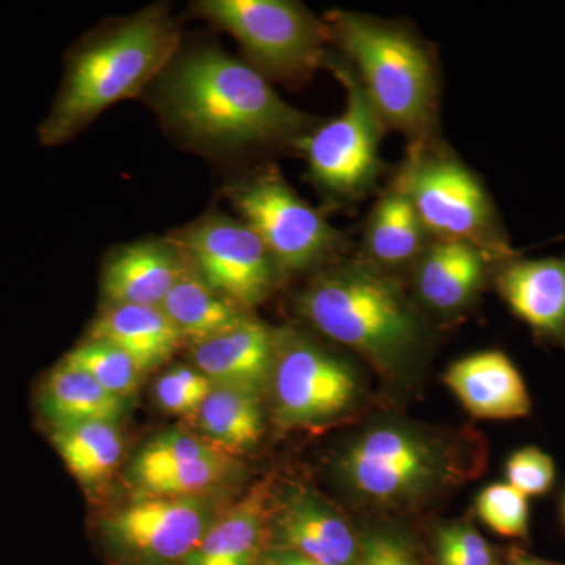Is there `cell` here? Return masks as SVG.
<instances>
[{
  "instance_id": "obj_24",
  "label": "cell",
  "mask_w": 565,
  "mask_h": 565,
  "mask_svg": "<svg viewBox=\"0 0 565 565\" xmlns=\"http://www.w3.org/2000/svg\"><path fill=\"white\" fill-rule=\"evenodd\" d=\"M52 444L82 484H98L120 463L122 438L115 423H84L52 429Z\"/></svg>"
},
{
  "instance_id": "obj_16",
  "label": "cell",
  "mask_w": 565,
  "mask_h": 565,
  "mask_svg": "<svg viewBox=\"0 0 565 565\" xmlns=\"http://www.w3.org/2000/svg\"><path fill=\"white\" fill-rule=\"evenodd\" d=\"M185 267L188 259L172 239L125 245L104 267V297L109 305L161 307Z\"/></svg>"
},
{
  "instance_id": "obj_17",
  "label": "cell",
  "mask_w": 565,
  "mask_h": 565,
  "mask_svg": "<svg viewBox=\"0 0 565 565\" xmlns=\"http://www.w3.org/2000/svg\"><path fill=\"white\" fill-rule=\"evenodd\" d=\"M193 363L212 384L262 392L274 363V332L248 316L239 326L195 343Z\"/></svg>"
},
{
  "instance_id": "obj_13",
  "label": "cell",
  "mask_w": 565,
  "mask_h": 565,
  "mask_svg": "<svg viewBox=\"0 0 565 565\" xmlns=\"http://www.w3.org/2000/svg\"><path fill=\"white\" fill-rule=\"evenodd\" d=\"M498 292L542 343L565 348V255L497 264Z\"/></svg>"
},
{
  "instance_id": "obj_20",
  "label": "cell",
  "mask_w": 565,
  "mask_h": 565,
  "mask_svg": "<svg viewBox=\"0 0 565 565\" xmlns=\"http://www.w3.org/2000/svg\"><path fill=\"white\" fill-rule=\"evenodd\" d=\"M430 241L414 204L394 180L374 204L364 226L367 263L382 270L414 266Z\"/></svg>"
},
{
  "instance_id": "obj_1",
  "label": "cell",
  "mask_w": 565,
  "mask_h": 565,
  "mask_svg": "<svg viewBox=\"0 0 565 565\" xmlns=\"http://www.w3.org/2000/svg\"><path fill=\"white\" fill-rule=\"evenodd\" d=\"M154 103L174 131L210 151L296 145L318 125L250 63L218 46L178 52L154 82Z\"/></svg>"
},
{
  "instance_id": "obj_15",
  "label": "cell",
  "mask_w": 565,
  "mask_h": 565,
  "mask_svg": "<svg viewBox=\"0 0 565 565\" xmlns=\"http://www.w3.org/2000/svg\"><path fill=\"white\" fill-rule=\"evenodd\" d=\"M498 263L501 262L473 244L433 239L414 264L416 292L430 310L457 313L473 302Z\"/></svg>"
},
{
  "instance_id": "obj_2",
  "label": "cell",
  "mask_w": 565,
  "mask_h": 565,
  "mask_svg": "<svg viewBox=\"0 0 565 565\" xmlns=\"http://www.w3.org/2000/svg\"><path fill=\"white\" fill-rule=\"evenodd\" d=\"M180 46V29L163 6L147 7L93 36L71 55L41 141L65 143L114 104L150 88Z\"/></svg>"
},
{
  "instance_id": "obj_31",
  "label": "cell",
  "mask_w": 565,
  "mask_h": 565,
  "mask_svg": "<svg viewBox=\"0 0 565 565\" xmlns=\"http://www.w3.org/2000/svg\"><path fill=\"white\" fill-rule=\"evenodd\" d=\"M434 552L437 565H500L492 545L470 523L438 527Z\"/></svg>"
},
{
  "instance_id": "obj_7",
  "label": "cell",
  "mask_w": 565,
  "mask_h": 565,
  "mask_svg": "<svg viewBox=\"0 0 565 565\" xmlns=\"http://www.w3.org/2000/svg\"><path fill=\"white\" fill-rule=\"evenodd\" d=\"M326 66L343 84L344 110L318 122L296 147L303 152L311 184L329 199L351 202L366 195L384 173L381 139L385 128L351 66L332 58Z\"/></svg>"
},
{
  "instance_id": "obj_22",
  "label": "cell",
  "mask_w": 565,
  "mask_h": 565,
  "mask_svg": "<svg viewBox=\"0 0 565 565\" xmlns=\"http://www.w3.org/2000/svg\"><path fill=\"white\" fill-rule=\"evenodd\" d=\"M267 490L258 487L203 535L182 565H252L263 541Z\"/></svg>"
},
{
  "instance_id": "obj_3",
  "label": "cell",
  "mask_w": 565,
  "mask_h": 565,
  "mask_svg": "<svg viewBox=\"0 0 565 565\" xmlns=\"http://www.w3.org/2000/svg\"><path fill=\"white\" fill-rule=\"evenodd\" d=\"M299 310L316 330L375 366L396 370L415 359L423 323L399 286L371 263L319 274L300 294Z\"/></svg>"
},
{
  "instance_id": "obj_29",
  "label": "cell",
  "mask_w": 565,
  "mask_h": 565,
  "mask_svg": "<svg viewBox=\"0 0 565 565\" xmlns=\"http://www.w3.org/2000/svg\"><path fill=\"white\" fill-rule=\"evenodd\" d=\"M217 446L193 437L181 430H169L152 438L143 446L132 463V476L152 473V471L167 470L180 465L196 462L221 455Z\"/></svg>"
},
{
  "instance_id": "obj_14",
  "label": "cell",
  "mask_w": 565,
  "mask_h": 565,
  "mask_svg": "<svg viewBox=\"0 0 565 565\" xmlns=\"http://www.w3.org/2000/svg\"><path fill=\"white\" fill-rule=\"evenodd\" d=\"M444 382L475 418L519 419L533 411L525 379L501 351L457 360L446 370Z\"/></svg>"
},
{
  "instance_id": "obj_28",
  "label": "cell",
  "mask_w": 565,
  "mask_h": 565,
  "mask_svg": "<svg viewBox=\"0 0 565 565\" xmlns=\"http://www.w3.org/2000/svg\"><path fill=\"white\" fill-rule=\"evenodd\" d=\"M476 511L501 537L526 539L530 535V498L509 482L486 487L476 501Z\"/></svg>"
},
{
  "instance_id": "obj_32",
  "label": "cell",
  "mask_w": 565,
  "mask_h": 565,
  "mask_svg": "<svg viewBox=\"0 0 565 565\" xmlns=\"http://www.w3.org/2000/svg\"><path fill=\"white\" fill-rule=\"evenodd\" d=\"M505 479L527 498L542 497L555 486V460L537 446H525L509 457Z\"/></svg>"
},
{
  "instance_id": "obj_26",
  "label": "cell",
  "mask_w": 565,
  "mask_h": 565,
  "mask_svg": "<svg viewBox=\"0 0 565 565\" xmlns=\"http://www.w3.org/2000/svg\"><path fill=\"white\" fill-rule=\"evenodd\" d=\"M63 362L79 367L103 388L121 399L136 392L139 386L140 371L136 364L125 352L106 341L88 338L76 345Z\"/></svg>"
},
{
  "instance_id": "obj_19",
  "label": "cell",
  "mask_w": 565,
  "mask_h": 565,
  "mask_svg": "<svg viewBox=\"0 0 565 565\" xmlns=\"http://www.w3.org/2000/svg\"><path fill=\"white\" fill-rule=\"evenodd\" d=\"M88 338L120 349L140 374L170 359L182 341L161 308L137 305H109L92 323Z\"/></svg>"
},
{
  "instance_id": "obj_21",
  "label": "cell",
  "mask_w": 565,
  "mask_h": 565,
  "mask_svg": "<svg viewBox=\"0 0 565 565\" xmlns=\"http://www.w3.org/2000/svg\"><path fill=\"white\" fill-rule=\"evenodd\" d=\"M39 408L52 429H61L84 423H117L125 411V401L107 392L79 367L62 362L41 385Z\"/></svg>"
},
{
  "instance_id": "obj_25",
  "label": "cell",
  "mask_w": 565,
  "mask_h": 565,
  "mask_svg": "<svg viewBox=\"0 0 565 565\" xmlns=\"http://www.w3.org/2000/svg\"><path fill=\"white\" fill-rule=\"evenodd\" d=\"M196 415L212 445L221 448H248L263 435L259 393L250 390L214 385Z\"/></svg>"
},
{
  "instance_id": "obj_18",
  "label": "cell",
  "mask_w": 565,
  "mask_h": 565,
  "mask_svg": "<svg viewBox=\"0 0 565 565\" xmlns=\"http://www.w3.org/2000/svg\"><path fill=\"white\" fill-rule=\"evenodd\" d=\"M278 535L282 550L321 565H355L360 542L348 522L313 493L291 494L281 504Z\"/></svg>"
},
{
  "instance_id": "obj_23",
  "label": "cell",
  "mask_w": 565,
  "mask_h": 565,
  "mask_svg": "<svg viewBox=\"0 0 565 565\" xmlns=\"http://www.w3.org/2000/svg\"><path fill=\"white\" fill-rule=\"evenodd\" d=\"M159 308L182 340L189 338L193 343L226 332L248 318L247 311L215 292L189 263Z\"/></svg>"
},
{
  "instance_id": "obj_12",
  "label": "cell",
  "mask_w": 565,
  "mask_h": 565,
  "mask_svg": "<svg viewBox=\"0 0 565 565\" xmlns=\"http://www.w3.org/2000/svg\"><path fill=\"white\" fill-rule=\"evenodd\" d=\"M212 525L199 497L148 494L104 522L115 545L150 563H177L191 555Z\"/></svg>"
},
{
  "instance_id": "obj_4",
  "label": "cell",
  "mask_w": 565,
  "mask_h": 565,
  "mask_svg": "<svg viewBox=\"0 0 565 565\" xmlns=\"http://www.w3.org/2000/svg\"><path fill=\"white\" fill-rule=\"evenodd\" d=\"M327 25L384 128L414 145L433 140L438 77L422 41L401 25L351 11H334Z\"/></svg>"
},
{
  "instance_id": "obj_35",
  "label": "cell",
  "mask_w": 565,
  "mask_h": 565,
  "mask_svg": "<svg viewBox=\"0 0 565 565\" xmlns=\"http://www.w3.org/2000/svg\"><path fill=\"white\" fill-rule=\"evenodd\" d=\"M505 565H559L550 563V561L541 559V557L530 555V553L523 552V550H512L508 556V563Z\"/></svg>"
},
{
  "instance_id": "obj_34",
  "label": "cell",
  "mask_w": 565,
  "mask_h": 565,
  "mask_svg": "<svg viewBox=\"0 0 565 565\" xmlns=\"http://www.w3.org/2000/svg\"><path fill=\"white\" fill-rule=\"evenodd\" d=\"M273 565H321L315 561L307 559V557L297 555V553L289 552V550H280L270 557Z\"/></svg>"
},
{
  "instance_id": "obj_27",
  "label": "cell",
  "mask_w": 565,
  "mask_h": 565,
  "mask_svg": "<svg viewBox=\"0 0 565 565\" xmlns=\"http://www.w3.org/2000/svg\"><path fill=\"white\" fill-rule=\"evenodd\" d=\"M230 470H232V460L221 452L210 459L137 476L136 481L150 494L195 497L215 484H221Z\"/></svg>"
},
{
  "instance_id": "obj_11",
  "label": "cell",
  "mask_w": 565,
  "mask_h": 565,
  "mask_svg": "<svg viewBox=\"0 0 565 565\" xmlns=\"http://www.w3.org/2000/svg\"><path fill=\"white\" fill-rule=\"evenodd\" d=\"M270 377L277 416L286 426L337 418L359 394V382L348 364L289 330L274 332Z\"/></svg>"
},
{
  "instance_id": "obj_5",
  "label": "cell",
  "mask_w": 565,
  "mask_h": 565,
  "mask_svg": "<svg viewBox=\"0 0 565 565\" xmlns=\"http://www.w3.org/2000/svg\"><path fill=\"white\" fill-rule=\"evenodd\" d=\"M396 181L430 239L473 244L498 262L515 256L486 185L448 148L414 145Z\"/></svg>"
},
{
  "instance_id": "obj_36",
  "label": "cell",
  "mask_w": 565,
  "mask_h": 565,
  "mask_svg": "<svg viewBox=\"0 0 565 565\" xmlns=\"http://www.w3.org/2000/svg\"><path fill=\"white\" fill-rule=\"evenodd\" d=\"M563 516H564V523H565V497H564V501H563Z\"/></svg>"
},
{
  "instance_id": "obj_9",
  "label": "cell",
  "mask_w": 565,
  "mask_h": 565,
  "mask_svg": "<svg viewBox=\"0 0 565 565\" xmlns=\"http://www.w3.org/2000/svg\"><path fill=\"white\" fill-rule=\"evenodd\" d=\"M225 193L241 221L266 245L280 274L303 273L343 247V234L305 202L277 169L253 174Z\"/></svg>"
},
{
  "instance_id": "obj_33",
  "label": "cell",
  "mask_w": 565,
  "mask_h": 565,
  "mask_svg": "<svg viewBox=\"0 0 565 565\" xmlns=\"http://www.w3.org/2000/svg\"><path fill=\"white\" fill-rule=\"evenodd\" d=\"M355 565H419L411 546L393 534L367 535L360 544Z\"/></svg>"
},
{
  "instance_id": "obj_8",
  "label": "cell",
  "mask_w": 565,
  "mask_h": 565,
  "mask_svg": "<svg viewBox=\"0 0 565 565\" xmlns=\"http://www.w3.org/2000/svg\"><path fill=\"white\" fill-rule=\"evenodd\" d=\"M352 492L375 504L418 500L455 473L451 446L404 426L367 430L340 459Z\"/></svg>"
},
{
  "instance_id": "obj_6",
  "label": "cell",
  "mask_w": 565,
  "mask_h": 565,
  "mask_svg": "<svg viewBox=\"0 0 565 565\" xmlns=\"http://www.w3.org/2000/svg\"><path fill=\"white\" fill-rule=\"evenodd\" d=\"M195 17L241 44L248 63L266 77L299 82L327 65L329 25L291 0H200Z\"/></svg>"
},
{
  "instance_id": "obj_10",
  "label": "cell",
  "mask_w": 565,
  "mask_h": 565,
  "mask_svg": "<svg viewBox=\"0 0 565 565\" xmlns=\"http://www.w3.org/2000/svg\"><path fill=\"white\" fill-rule=\"evenodd\" d=\"M215 292L247 311L273 292L280 274L266 245L241 218L210 212L172 237Z\"/></svg>"
},
{
  "instance_id": "obj_30",
  "label": "cell",
  "mask_w": 565,
  "mask_h": 565,
  "mask_svg": "<svg viewBox=\"0 0 565 565\" xmlns=\"http://www.w3.org/2000/svg\"><path fill=\"white\" fill-rule=\"evenodd\" d=\"M214 388L196 367L174 366L158 379L154 396L163 411L174 415L196 414Z\"/></svg>"
}]
</instances>
